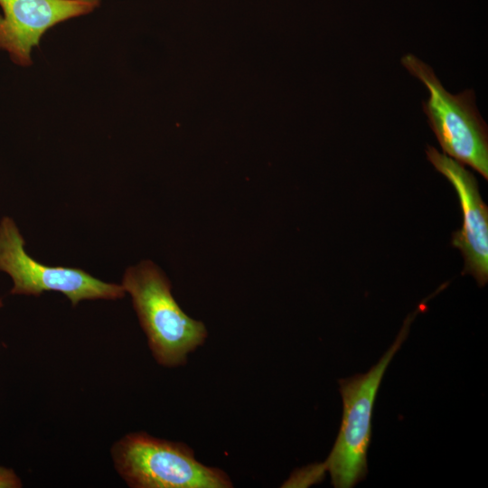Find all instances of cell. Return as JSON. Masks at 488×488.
<instances>
[{
	"mask_svg": "<svg viewBox=\"0 0 488 488\" xmlns=\"http://www.w3.org/2000/svg\"><path fill=\"white\" fill-rule=\"evenodd\" d=\"M122 286L132 298L155 361L167 368L187 362L190 353L202 346L208 332L204 324L187 315L172 294L169 279L152 261L129 267Z\"/></svg>",
	"mask_w": 488,
	"mask_h": 488,
	"instance_id": "1",
	"label": "cell"
},
{
	"mask_svg": "<svg viewBox=\"0 0 488 488\" xmlns=\"http://www.w3.org/2000/svg\"><path fill=\"white\" fill-rule=\"evenodd\" d=\"M115 469L132 488H230L221 469L199 462L183 442L145 432L125 435L111 447Z\"/></svg>",
	"mask_w": 488,
	"mask_h": 488,
	"instance_id": "2",
	"label": "cell"
},
{
	"mask_svg": "<svg viewBox=\"0 0 488 488\" xmlns=\"http://www.w3.org/2000/svg\"><path fill=\"white\" fill-rule=\"evenodd\" d=\"M418 311L408 315L399 335L377 364L368 372L339 380L343 399V419L335 443L327 459L319 464L329 472L336 488H350L367 474V451L371 436V416L383 375L405 342Z\"/></svg>",
	"mask_w": 488,
	"mask_h": 488,
	"instance_id": "3",
	"label": "cell"
},
{
	"mask_svg": "<svg viewBox=\"0 0 488 488\" xmlns=\"http://www.w3.org/2000/svg\"><path fill=\"white\" fill-rule=\"evenodd\" d=\"M401 63L429 91L423 110L445 155L477 171L488 178L487 127L474 104L473 90L457 95L447 92L433 70L412 54L402 57Z\"/></svg>",
	"mask_w": 488,
	"mask_h": 488,
	"instance_id": "4",
	"label": "cell"
},
{
	"mask_svg": "<svg viewBox=\"0 0 488 488\" xmlns=\"http://www.w3.org/2000/svg\"><path fill=\"white\" fill-rule=\"evenodd\" d=\"M14 221H0V270L14 282L12 295L39 296L45 291L62 293L73 306L81 300H116L125 296L122 285L107 283L77 267H50L37 262L24 249Z\"/></svg>",
	"mask_w": 488,
	"mask_h": 488,
	"instance_id": "5",
	"label": "cell"
},
{
	"mask_svg": "<svg viewBox=\"0 0 488 488\" xmlns=\"http://www.w3.org/2000/svg\"><path fill=\"white\" fill-rule=\"evenodd\" d=\"M100 5L101 0H0V51L14 64L29 67L33 50L50 29L88 15Z\"/></svg>",
	"mask_w": 488,
	"mask_h": 488,
	"instance_id": "6",
	"label": "cell"
},
{
	"mask_svg": "<svg viewBox=\"0 0 488 488\" xmlns=\"http://www.w3.org/2000/svg\"><path fill=\"white\" fill-rule=\"evenodd\" d=\"M426 154L429 162L453 185L459 199L462 228L453 232L452 245L465 259L463 274L472 275L480 286L488 280V209L472 173L462 164L428 146Z\"/></svg>",
	"mask_w": 488,
	"mask_h": 488,
	"instance_id": "7",
	"label": "cell"
},
{
	"mask_svg": "<svg viewBox=\"0 0 488 488\" xmlns=\"http://www.w3.org/2000/svg\"><path fill=\"white\" fill-rule=\"evenodd\" d=\"M22 481L13 469L0 465V488H19Z\"/></svg>",
	"mask_w": 488,
	"mask_h": 488,
	"instance_id": "8",
	"label": "cell"
}]
</instances>
